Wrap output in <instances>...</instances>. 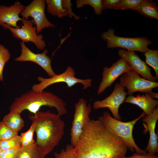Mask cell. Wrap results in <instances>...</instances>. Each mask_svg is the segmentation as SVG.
<instances>
[{
    "instance_id": "28",
    "label": "cell",
    "mask_w": 158,
    "mask_h": 158,
    "mask_svg": "<svg viewBox=\"0 0 158 158\" xmlns=\"http://www.w3.org/2000/svg\"><path fill=\"white\" fill-rule=\"evenodd\" d=\"M17 135L18 133L11 130L2 121L0 122V141L9 139Z\"/></svg>"
},
{
    "instance_id": "16",
    "label": "cell",
    "mask_w": 158,
    "mask_h": 158,
    "mask_svg": "<svg viewBox=\"0 0 158 158\" xmlns=\"http://www.w3.org/2000/svg\"><path fill=\"white\" fill-rule=\"evenodd\" d=\"M25 6L18 1L9 6L0 5V26L5 23L13 28H20L21 26L18 25L17 23L22 19L19 15Z\"/></svg>"
},
{
    "instance_id": "9",
    "label": "cell",
    "mask_w": 158,
    "mask_h": 158,
    "mask_svg": "<svg viewBox=\"0 0 158 158\" xmlns=\"http://www.w3.org/2000/svg\"><path fill=\"white\" fill-rule=\"evenodd\" d=\"M119 83L124 88H127V94L129 95H132L137 92L148 93L158 87L157 82L142 78L132 70L121 76Z\"/></svg>"
},
{
    "instance_id": "23",
    "label": "cell",
    "mask_w": 158,
    "mask_h": 158,
    "mask_svg": "<svg viewBox=\"0 0 158 158\" xmlns=\"http://www.w3.org/2000/svg\"><path fill=\"white\" fill-rule=\"evenodd\" d=\"M32 123L28 130L25 132L22 133L20 135L22 148L31 146L35 143L33 138L35 125L34 123Z\"/></svg>"
},
{
    "instance_id": "13",
    "label": "cell",
    "mask_w": 158,
    "mask_h": 158,
    "mask_svg": "<svg viewBox=\"0 0 158 158\" xmlns=\"http://www.w3.org/2000/svg\"><path fill=\"white\" fill-rule=\"evenodd\" d=\"M20 55L15 59L18 62L31 61L34 62L41 67L47 73L50 77L54 76L56 73L51 65V60L47 55V50L45 49L40 53H35L32 51L25 45L24 42H21Z\"/></svg>"
},
{
    "instance_id": "32",
    "label": "cell",
    "mask_w": 158,
    "mask_h": 158,
    "mask_svg": "<svg viewBox=\"0 0 158 158\" xmlns=\"http://www.w3.org/2000/svg\"><path fill=\"white\" fill-rule=\"evenodd\" d=\"M121 0H102L103 10L106 9H115Z\"/></svg>"
},
{
    "instance_id": "22",
    "label": "cell",
    "mask_w": 158,
    "mask_h": 158,
    "mask_svg": "<svg viewBox=\"0 0 158 158\" xmlns=\"http://www.w3.org/2000/svg\"><path fill=\"white\" fill-rule=\"evenodd\" d=\"M145 62L147 64L151 66L154 69L155 73L154 78L156 80L158 79V50L148 49L145 53Z\"/></svg>"
},
{
    "instance_id": "3",
    "label": "cell",
    "mask_w": 158,
    "mask_h": 158,
    "mask_svg": "<svg viewBox=\"0 0 158 158\" xmlns=\"http://www.w3.org/2000/svg\"><path fill=\"white\" fill-rule=\"evenodd\" d=\"M43 106L54 107L61 116L67 113L66 103L59 97L50 92H37L32 90L16 98L9 108V112L21 113L27 110L34 115Z\"/></svg>"
},
{
    "instance_id": "34",
    "label": "cell",
    "mask_w": 158,
    "mask_h": 158,
    "mask_svg": "<svg viewBox=\"0 0 158 158\" xmlns=\"http://www.w3.org/2000/svg\"><path fill=\"white\" fill-rule=\"evenodd\" d=\"M151 97L153 99L158 98V93L154 92L152 91L148 92Z\"/></svg>"
},
{
    "instance_id": "14",
    "label": "cell",
    "mask_w": 158,
    "mask_h": 158,
    "mask_svg": "<svg viewBox=\"0 0 158 158\" xmlns=\"http://www.w3.org/2000/svg\"><path fill=\"white\" fill-rule=\"evenodd\" d=\"M119 56L127 61L132 70L144 79L156 82V80L151 73V68L142 61L135 51H126L123 49H120L118 52Z\"/></svg>"
},
{
    "instance_id": "19",
    "label": "cell",
    "mask_w": 158,
    "mask_h": 158,
    "mask_svg": "<svg viewBox=\"0 0 158 158\" xmlns=\"http://www.w3.org/2000/svg\"><path fill=\"white\" fill-rule=\"evenodd\" d=\"M137 11L146 17L158 20V8L152 0H143Z\"/></svg>"
},
{
    "instance_id": "2",
    "label": "cell",
    "mask_w": 158,
    "mask_h": 158,
    "mask_svg": "<svg viewBox=\"0 0 158 158\" xmlns=\"http://www.w3.org/2000/svg\"><path fill=\"white\" fill-rule=\"evenodd\" d=\"M60 116L49 111H39L29 116L35 125L36 144L45 155L58 145L64 135L65 124Z\"/></svg>"
},
{
    "instance_id": "31",
    "label": "cell",
    "mask_w": 158,
    "mask_h": 158,
    "mask_svg": "<svg viewBox=\"0 0 158 158\" xmlns=\"http://www.w3.org/2000/svg\"><path fill=\"white\" fill-rule=\"evenodd\" d=\"M62 3L63 7L66 10L68 16L70 18L74 17L76 20H78L81 18V17L76 15L73 12L71 8L72 4L71 3V0H62Z\"/></svg>"
},
{
    "instance_id": "24",
    "label": "cell",
    "mask_w": 158,
    "mask_h": 158,
    "mask_svg": "<svg viewBox=\"0 0 158 158\" xmlns=\"http://www.w3.org/2000/svg\"><path fill=\"white\" fill-rule=\"evenodd\" d=\"M76 5L78 8H80L85 5H90L94 8L95 13L98 15H101L103 10L102 0H77Z\"/></svg>"
},
{
    "instance_id": "33",
    "label": "cell",
    "mask_w": 158,
    "mask_h": 158,
    "mask_svg": "<svg viewBox=\"0 0 158 158\" xmlns=\"http://www.w3.org/2000/svg\"><path fill=\"white\" fill-rule=\"evenodd\" d=\"M125 158H158L155 154L145 152L143 153H135L131 156L126 157Z\"/></svg>"
},
{
    "instance_id": "12",
    "label": "cell",
    "mask_w": 158,
    "mask_h": 158,
    "mask_svg": "<svg viewBox=\"0 0 158 158\" xmlns=\"http://www.w3.org/2000/svg\"><path fill=\"white\" fill-rule=\"evenodd\" d=\"M132 70L128 62L122 58L114 63L109 67H104L97 95L102 94L107 88L110 87L119 76Z\"/></svg>"
},
{
    "instance_id": "7",
    "label": "cell",
    "mask_w": 158,
    "mask_h": 158,
    "mask_svg": "<svg viewBox=\"0 0 158 158\" xmlns=\"http://www.w3.org/2000/svg\"><path fill=\"white\" fill-rule=\"evenodd\" d=\"M75 112L71 130V145L74 147L82 134L83 130L90 119V114L92 107L87 100L80 98L75 105Z\"/></svg>"
},
{
    "instance_id": "18",
    "label": "cell",
    "mask_w": 158,
    "mask_h": 158,
    "mask_svg": "<svg viewBox=\"0 0 158 158\" xmlns=\"http://www.w3.org/2000/svg\"><path fill=\"white\" fill-rule=\"evenodd\" d=\"M20 114L18 112H9L4 117L2 121L11 130L18 133L24 124Z\"/></svg>"
},
{
    "instance_id": "35",
    "label": "cell",
    "mask_w": 158,
    "mask_h": 158,
    "mask_svg": "<svg viewBox=\"0 0 158 158\" xmlns=\"http://www.w3.org/2000/svg\"><path fill=\"white\" fill-rule=\"evenodd\" d=\"M0 141H0V153L1 152V151L2 150L1 147V144H0Z\"/></svg>"
},
{
    "instance_id": "27",
    "label": "cell",
    "mask_w": 158,
    "mask_h": 158,
    "mask_svg": "<svg viewBox=\"0 0 158 158\" xmlns=\"http://www.w3.org/2000/svg\"><path fill=\"white\" fill-rule=\"evenodd\" d=\"M2 150H5L21 147V143L20 135H18L9 139L0 141Z\"/></svg>"
},
{
    "instance_id": "1",
    "label": "cell",
    "mask_w": 158,
    "mask_h": 158,
    "mask_svg": "<svg viewBox=\"0 0 158 158\" xmlns=\"http://www.w3.org/2000/svg\"><path fill=\"white\" fill-rule=\"evenodd\" d=\"M74 147L75 158H125L128 149L123 141L98 119L90 120Z\"/></svg>"
},
{
    "instance_id": "21",
    "label": "cell",
    "mask_w": 158,
    "mask_h": 158,
    "mask_svg": "<svg viewBox=\"0 0 158 158\" xmlns=\"http://www.w3.org/2000/svg\"><path fill=\"white\" fill-rule=\"evenodd\" d=\"M45 156L35 142L31 146L21 147L17 158H44Z\"/></svg>"
},
{
    "instance_id": "26",
    "label": "cell",
    "mask_w": 158,
    "mask_h": 158,
    "mask_svg": "<svg viewBox=\"0 0 158 158\" xmlns=\"http://www.w3.org/2000/svg\"><path fill=\"white\" fill-rule=\"evenodd\" d=\"M11 58L9 51L0 43V81L4 80L3 72L4 66Z\"/></svg>"
},
{
    "instance_id": "5",
    "label": "cell",
    "mask_w": 158,
    "mask_h": 158,
    "mask_svg": "<svg viewBox=\"0 0 158 158\" xmlns=\"http://www.w3.org/2000/svg\"><path fill=\"white\" fill-rule=\"evenodd\" d=\"M101 36L107 42L108 48L119 47L144 53L148 49V45L152 44L150 40L145 37L130 38L117 36L115 34L114 30L111 28L104 32Z\"/></svg>"
},
{
    "instance_id": "4",
    "label": "cell",
    "mask_w": 158,
    "mask_h": 158,
    "mask_svg": "<svg viewBox=\"0 0 158 158\" xmlns=\"http://www.w3.org/2000/svg\"><path fill=\"white\" fill-rule=\"evenodd\" d=\"M145 115L143 112L134 120L124 122L114 118L108 112L105 111L98 118V120L109 130L121 139L130 151L133 152L135 150L136 153H143L146 152L140 148L136 144L133 137V131L136 123Z\"/></svg>"
},
{
    "instance_id": "29",
    "label": "cell",
    "mask_w": 158,
    "mask_h": 158,
    "mask_svg": "<svg viewBox=\"0 0 158 158\" xmlns=\"http://www.w3.org/2000/svg\"><path fill=\"white\" fill-rule=\"evenodd\" d=\"M55 158H75V147L71 144L67 145L65 149H62L59 152H55Z\"/></svg>"
},
{
    "instance_id": "25",
    "label": "cell",
    "mask_w": 158,
    "mask_h": 158,
    "mask_svg": "<svg viewBox=\"0 0 158 158\" xmlns=\"http://www.w3.org/2000/svg\"><path fill=\"white\" fill-rule=\"evenodd\" d=\"M143 0H121L115 10L130 9L137 11Z\"/></svg>"
},
{
    "instance_id": "15",
    "label": "cell",
    "mask_w": 158,
    "mask_h": 158,
    "mask_svg": "<svg viewBox=\"0 0 158 158\" xmlns=\"http://www.w3.org/2000/svg\"><path fill=\"white\" fill-rule=\"evenodd\" d=\"M142 121L144 129L142 132L146 134L149 132L150 137L149 142L145 151L147 152L155 154L158 151V137L155 132L156 125L158 119V107L150 115H146L143 117Z\"/></svg>"
},
{
    "instance_id": "17",
    "label": "cell",
    "mask_w": 158,
    "mask_h": 158,
    "mask_svg": "<svg viewBox=\"0 0 158 158\" xmlns=\"http://www.w3.org/2000/svg\"><path fill=\"white\" fill-rule=\"evenodd\" d=\"M124 102L137 105L147 116L152 114L158 105V100L152 98L148 93H145L142 95H138L135 97L129 95L126 98Z\"/></svg>"
},
{
    "instance_id": "11",
    "label": "cell",
    "mask_w": 158,
    "mask_h": 158,
    "mask_svg": "<svg viewBox=\"0 0 158 158\" xmlns=\"http://www.w3.org/2000/svg\"><path fill=\"white\" fill-rule=\"evenodd\" d=\"M125 90V88L119 83H116L111 94L103 99L94 102L93 108L95 109L107 108L111 111L114 118L121 121L119 109L126 98L127 94Z\"/></svg>"
},
{
    "instance_id": "20",
    "label": "cell",
    "mask_w": 158,
    "mask_h": 158,
    "mask_svg": "<svg viewBox=\"0 0 158 158\" xmlns=\"http://www.w3.org/2000/svg\"><path fill=\"white\" fill-rule=\"evenodd\" d=\"M49 13L61 18L68 16L66 10L62 6V0H45Z\"/></svg>"
},
{
    "instance_id": "6",
    "label": "cell",
    "mask_w": 158,
    "mask_h": 158,
    "mask_svg": "<svg viewBox=\"0 0 158 158\" xmlns=\"http://www.w3.org/2000/svg\"><path fill=\"white\" fill-rule=\"evenodd\" d=\"M75 71L73 68L68 66L63 73L55 74L54 76L49 78L39 76L37 80L40 82L38 84H34L32 90L37 92H42L49 86L57 83H66L68 87H71L77 83H80L83 85V89L85 90L91 86L92 80L90 78L82 79L76 78Z\"/></svg>"
},
{
    "instance_id": "30",
    "label": "cell",
    "mask_w": 158,
    "mask_h": 158,
    "mask_svg": "<svg viewBox=\"0 0 158 158\" xmlns=\"http://www.w3.org/2000/svg\"><path fill=\"white\" fill-rule=\"evenodd\" d=\"M21 147L2 150L0 153V158H17L20 150Z\"/></svg>"
},
{
    "instance_id": "10",
    "label": "cell",
    "mask_w": 158,
    "mask_h": 158,
    "mask_svg": "<svg viewBox=\"0 0 158 158\" xmlns=\"http://www.w3.org/2000/svg\"><path fill=\"white\" fill-rule=\"evenodd\" d=\"M46 2L44 0H34L25 6L20 14L22 19L28 20L29 17L33 18L36 25L37 34L44 29L48 27L54 28V25L47 18L45 13Z\"/></svg>"
},
{
    "instance_id": "8",
    "label": "cell",
    "mask_w": 158,
    "mask_h": 158,
    "mask_svg": "<svg viewBox=\"0 0 158 158\" xmlns=\"http://www.w3.org/2000/svg\"><path fill=\"white\" fill-rule=\"evenodd\" d=\"M21 22L22 26L19 28H13L5 23L2 24L1 26L8 29L14 37L20 40L22 42H32L38 49L43 50L46 46L45 42L43 40V35L37 33L36 27L34 26L33 20L22 19Z\"/></svg>"
}]
</instances>
